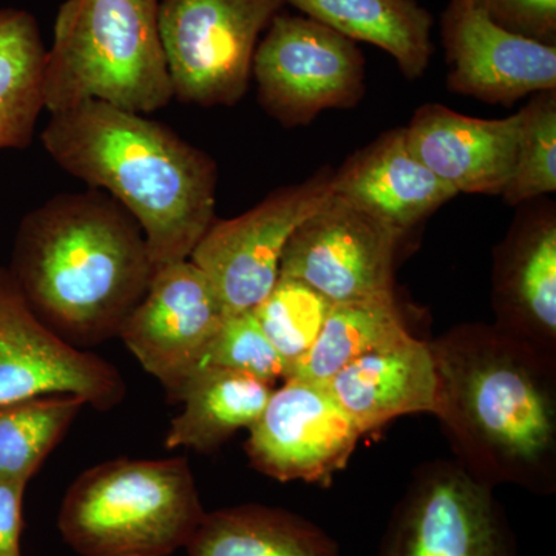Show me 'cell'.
I'll use <instances>...</instances> for the list:
<instances>
[{
    "mask_svg": "<svg viewBox=\"0 0 556 556\" xmlns=\"http://www.w3.org/2000/svg\"><path fill=\"white\" fill-rule=\"evenodd\" d=\"M364 53L354 40L306 16L277 13L252 61L263 110L283 127L313 123L325 110L364 98Z\"/></svg>",
    "mask_w": 556,
    "mask_h": 556,
    "instance_id": "obj_7",
    "label": "cell"
},
{
    "mask_svg": "<svg viewBox=\"0 0 556 556\" xmlns=\"http://www.w3.org/2000/svg\"><path fill=\"white\" fill-rule=\"evenodd\" d=\"M7 269L39 320L86 351L119 338L155 273L137 219L98 189L28 212Z\"/></svg>",
    "mask_w": 556,
    "mask_h": 556,
    "instance_id": "obj_2",
    "label": "cell"
},
{
    "mask_svg": "<svg viewBox=\"0 0 556 556\" xmlns=\"http://www.w3.org/2000/svg\"><path fill=\"white\" fill-rule=\"evenodd\" d=\"M362 433L325 383L287 379L249 428L252 467L280 482H331Z\"/></svg>",
    "mask_w": 556,
    "mask_h": 556,
    "instance_id": "obj_13",
    "label": "cell"
},
{
    "mask_svg": "<svg viewBox=\"0 0 556 556\" xmlns=\"http://www.w3.org/2000/svg\"><path fill=\"white\" fill-rule=\"evenodd\" d=\"M331 190L401 237L457 197L409 152L404 127L357 150L332 172Z\"/></svg>",
    "mask_w": 556,
    "mask_h": 556,
    "instance_id": "obj_17",
    "label": "cell"
},
{
    "mask_svg": "<svg viewBox=\"0 0 556 556\" xmlns=\"http://www.w3.org/2000/svg\"><path fill=\"white\" fill-rule=\"evenodd\" d=\"M404 129L409 152L457 195H501L517 160L521 112L481 119L426 104Z\"/></svg>",
    "mask_w": 556,
    "mask_h": 556,
    "instance_id": "obj_16",
    "label": "cell"
},
{
    "mask_svg": "<svg viewBox=\"0 0 556 556\" xmlns=\"http://www.w3.org/2000/svg\"><path fill=\"white\" fill-rule=\"evenodd\" d=\"M379 556H517V544L493 486L441 460L417 471Z\"/></svg>",
    "mask_w": 556,
    "mask_h": 556,
    "instance_id": "obj_8",
    "label": "cell"
},
{
    "mask_svg": "<svg viewBox=\"0 0 556 556\" xmlns=\"http://www.w3.org/2000/svg\"><path fill=\"white\" fill-rule=\"evenodd\" d=\"M47 49L28 11L0 9V150L30 148L43 102Z\"/></svg>",
    "mask_w": 556,
    "mask_h": 556,
    "instance_id": "obj_22",
    "label": "cell"
},
{
    "mask_svg": "<svg viewBox=\"0 0 556 556\" xmlns=\"http://www.w3.org/2000/svg\"><path fill=\"white\" fill-rule=\"evenodd\" d=\"M430 343L434 415L460 467L490 486L556 489V358L495 325L464 324Z\"/></svg>",
    "mask_w": 556,
    "mask_h": 556,
    "instance_id": "obj_1",
    "label": "cell"
},
{
    "mask_svg": "<svg viewBox=\"0 0 556 556\" xmlns=\"http://www.w3.org/2000/svg\"><path fill=\"white\" fill-rule=\"evenodd\" d=\"M206 367L247 372L270 386L288 375L287 362L266 338L252 311L226 317L208 346L203 364Z\"/></svg>",
    "mask_w": 556,
    "mask_h": 556,
    "instance_id": "obj_27",
    "label": "cell"
},
{
    "mask_svg": "<svg viewBox=\"0 0 556 556\" xmlns=\"http://www.w3.org/2000/svg\"><path fill=\"white\" fill-rule=\"evenodd\" d=\"M76 394L109 412L127 394L119 369L58 338L33 313L9 269L0 268V405L43 394Z\"/></svg>",
    "mask_w": 556,
    "mask_h": 556,
    "instance_id": "obj_12",
    "label": "cell"
},
{
    "mask_svg": "<svg viewBox=\"0 0 556 556\" xmlns=\"http://www.w3.org/2000/svg\"><path fill=\"white\" fill-rule=\"evenodd\" d=\"M87 407L76 394H43L0 405V479L27 484Z\"/></svg>",
    "mask_w": 556,
    "mask_h": 556,
    "instance_id": "obj_24",
    "label": "cell"
},
{
    "mask_svg": "<svg viewBox=\"0 0 556 556\" xmlns=\"http://www.w3.org/2000/svg\"><path fill=\"white\" fill-rule=\"evenodd\" d=\"M526 204L495 252V327L556 358L555 204Z\"/></svg>",
    "mask_w": 556,
    "mask_h": 556,
    "instance_id": "obj_15",
    "label": "cell"
},
{
    "mask_svg": "<svg viewBox=\"0 0 556 556\" xmlns=\"http://www.w3.org/2000/svg\"><path fill=\"white\" fill-rule=\"evenodd\" d=\"M281 0H161V43L174 100L215 108L247 94L252 61Z\"/></svg>",
    "mask_w": 556,
    "mask_h": 556,
    "instance_id": "obj_6",
    "label": "cell"
},
{
    "mask_svg": "<svg viewBox=\"0 0 556 556\" xmlns=\"http://www.w3.org/2000/svg\"><path fill=\"white\" fill-rule=\"evenodd\" d=\"M394 299L336 303L308 353L289 368L287 379L327 383L372 351L408 338ZM285 379V380H287Z\"/></svg>",
    "mask_w": 556,
    "mask_h": 556,
    "instance_id": "obj_23",
    "label": "cell"
},
{
    "mask_svg": "<svg viewBox=\"0 0 556 556\" xmlns=\"http://www.w3.org/2000/svg\"><path fill=\"white\" fill-rule=\"evenodd\" d=\"M159 11L160 0L62 3L43 68L46 110L94 101L148 116L169 105Z\"/></svg>",
    "mask_w": 556,
    "mask_h": 556,
    "instance_id": "obj_4",
    "label": "cell"
},
{
    "mask_svg": "<svg viewBox=\"0 0 556 556\" xmlns=\"http://www.w3.org/2000/svg\"><path fill=\"white\" fill-rule=\"evenodd\" d=\"M40 141L137 219L155 269L190 258L215 223L217 163L159 121L91 101L53 113Z\"/></svg>",
    "mask_w": 556,
    "mask_h": 556,
    "instance_id": "obj_3",
    "label": "cell"
},
{
    "mask_svg": "<svg viewBox=\"0 0 556 556\" xmlns=\"http://www.w3.org/2000/svg\"><path fill=\"white\" fill-rule=\"evenodd\" d=\"M521 112L517 160L503 197L521 206L556 190V90L532 94Z\"/></svg>",
    "mask_w": 556,
    "mask_h": 556,
    "instance_id": "obj_25",
    "label": "cell"
},
{
    "mask_svg": "<svg viewBox=\"0 0 556 556\" xmlns=\"http://www.w3.org/2000/svg\"><path fill=\"white\" fill-rule=\"evenodd\" d=\"M204 515L188 460L115 459L70 485L58 527L80 556H170Z\"/></svg>",
    "mask_w": 556,
    "mask_h": 556,
    "instance_id": "obj_5",
    "label": "cell"
},
{
    "mask_svg": "<svg viewBox=\"0 0 556 556\" xmlns=\"http://www.w3.org/2000/svg\"><path fill=\"white\" fill-rule=\"evenodd\" d=\"M464 2H467L468 5H479V0H464Z\"/></svg>",
    "mask_w": 556,
    "mask_h": 556,
    "instance_id": "obj_30",
    "label": "cell"
},
{
    "mask_svg": "<svg viewBox=\"0 0 556 556\" xmlns=\"http://www.w3.org/2000/svg\"><path fill=\"white\" fill-rule=\"evenodd\" d=\"M303 16L345 38L368 42L397 62L402 75L417 79L433 56L434 20L417 0H281Z\"/></svg>",
    "mask_w": 556,
    "mask_h": 556,
    "instance_id": "obj_19",
    "label": "cell"
},
{
    "mask_svg": "<svg viewBox=\"0 0 556 556\" xmlns=\"http://www.w3.org/2000/svg\"><path fill=\"white\" fill-rule=\"evenodd\" d=\"M331 308L332 303L309 285L280 276L252 313L289 371L314 345Z\"/></svg>",
    "mask_w": 556,
    "mask_h": 556,
    "instance_id": "obj_26",
    "label": "cell"
},
{
    "mask_svg": "<svg viewBox=\"0 0 556 556\" xmlns=\"http://www.w3.org/2000/svg\"><path fill=\"white\" fill-rule=\"evenodd\" d=\"M25 490L27 484L0 479V556H22Z\"/></svg>",
    "mask_w": 556,
    "mask_h": 556,
    "instance_id": "obj_29",
    "label": "cell"
},
{
    "mask_svg": "<svg viewBox=\"0 0 556 556\" xmlns=\"http://www.w3.org/2000/svg\"><path fill=\"white\" fill-rule=\"evenodd\" d=\"M332 172L269 193L239 217L215 219L190 260L211 280L226 314L257 308L280 277L281 255L294 230L331 195Z\"/></svg>",
    "mask_w": 556,
    "mask_h": 556,
    "instance_id": "obj_9",
    "label": "cell"
},
{
    "mask_svg": "<svg viewBox=\"0 0 556 556\" xmlns=\"http://www.w3.org/2000/svg\"><path fill=\"white\" fill-rule=\"evenodd\" d=\"M478 7L504 30L556 47V0H479Z\"/></svg>",
    "mask_w": 556,
    "mask_h": 556,
    "instance_id": "obj_28",
    "label": "cell"
},
{
    "mask_svg": "<svg viewBox=\"0 0 556 556\" xmlns=\"http://www.w3.org/2000/svg\"><path fill=\"white\" fill-rule=\"evenodd\" d=\"M274 386L223 368H201L179 390L182 409L172 420L166 447L211 453L241 428H251L268 404Z\"/></svg>",
    "mask_w": 556,
    "mask_h": 556,
    "instance_id": "obj_20",
    "label": "cell"
},
{
    "mask_svg": "<svg viewBox=\"0 0 556 556\" xmlns=\"http://www.w3.org/2000/svg\"><path fill=\"white\" fill-rule=\"evenodd\" d=\"M442 43L453 93L511 105L556 90V47L504 30L481 7L450 0L442 16Z\"/></svg>",
    "mask_w": 556,
    "mask_h": 556,
    "instance_id": "obj_14",
    "label": "cell"
},
{
    "mask_svg": "<svg viewBox=\"0 0 556 556\" xmlns=\"http://www.w3.org/2000/svg\"><path fill=\"white\" fill-rule=\"evenodd\" d=\"M226 317L206 274L192 260H181L155 269L119 338L175 402L186 380L203 368Z\"/></svg>",
    "mask_w": 556,
    "mask_h": 556,
    "instance_id": "obj_11",
    "label": "cell"
},
{
    "mask_svg": "<svg viewBox=\"0 0 556 556\" xmlns=\"http://www.w3.org/2000/svg\"><path fill=\"white\" fill-rule=\"evenodd\" d=\"M396 230L340 197H328L292 233L280 276L298 278L336 303L391 300Z\"/></svg>",
    "mask_w": 556,
    "mask_h": 556,
    "instance_id": "obj_10",
    "label": "cell"
},
{
    "mask_svg": "<svg viewBox=\"0 0 556 556\" xmlns=\"http://www.w3.org/2000/svg\"><path fill=\"white\" fill-rule=\"evenodd\" d=\"M362 437L396 417L437 409L438 375L430 343L407 339L358 357L327 383Z\"/></svg>",
    "mask_w": 556,
    "mask_h": 556,
    "instance_id": "obj_18",
    "label": "cell"
},
{
    "mask_svg": "<svg viewBox=\"0 0 556 556\" xmlns=\"http://www.w3.org/2000/svg\"><path fill=\"white\" fill-rule=\"evenodd\" d=\"M185 548L189 556H342L314 522L260 504L206 511Z\"/></svg>",
    "mask_w": 556,
    "mask_h": 556,
    "instance_id": "obj_21",
    "label": "cell"
}]
</instances>
